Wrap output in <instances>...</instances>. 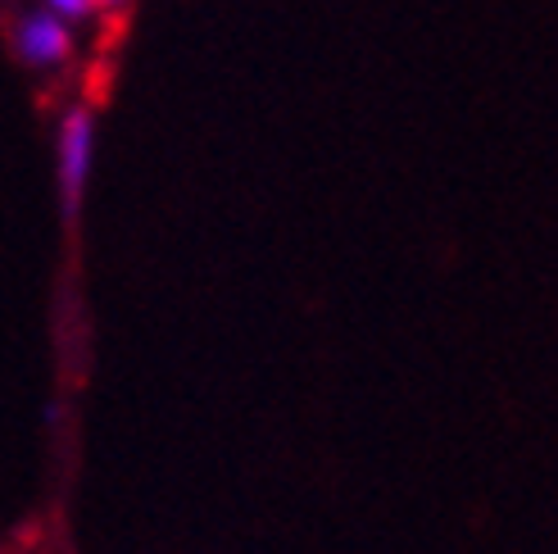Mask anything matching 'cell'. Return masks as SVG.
Segmentation results:
<instances>
[{
	"label": "cell",
	"mask_w": 558,
	"mask_h": 554,
	"mask_svg": "<svg viewBox=\"0 0 558 554\" xmlns=\"http://www.w3.org/2000/svg\"><path fill=\"white\" fill-rule=\"evenodd\" d=\"M128 0H96V10H123Z\"/></svg>",
	"instance_id": "4"
},
{
	"label": "cell",
	"mask_w": 558,
	"mask_h": 554,
	"mask_svg": "<svg viewBox=\"0 0 558 554\" xmlns=\"http://www.w3.org/2000/svg\"><path fill=\"white\" fill-rule=\"evenodd\" d=\"M41 5H46V10H54V14H64L69 23L96 14V0H41Z\"/></svg>",
	"instance_id": "3"
},
{
	"label": "cell",
	"mask_w": 558,
	"mask_h": 554,
	"mask_svg": "<svg viewBox=\"0 0 558 554\" xmlns=\"http://www.w3.org/2000/svg\"><path fill=\"white\" fill-rule=\"evenodd\" d=\"M14 55L27 69H60L73 55V23L54 10H27L14 23Z\"/></svg>",
	"instance_id": "2"
},
{
	"label": "cell",
	"mask_w": 558,
	"mask_h": 554,
	"mask_svg": "<svg viewBox=\"0 0 558 554\" xmlns=\"http://www.w3.org/2000/svg\"><path fill=\"white\" fill-rule=\"evenodd\" d=\"M92 150H96V119L87 109H69L54 132V173H60V201L64 218H77V201L92 178Z\"/></svg>",
	"instance_id": "1"
}]
</instances>
